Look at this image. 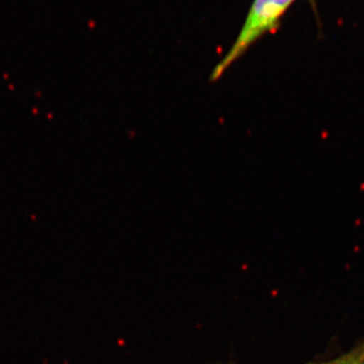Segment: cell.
Instances as JSON below:
<instances>
[{"label":"cell","mask_w":364,"mask_h":364,"mask_svg":"<svg viewBox=\"0 0 364 364\" xmlns=\"http://www.w3.org/2000/svg\"><path fill=\"white\" fill-rule=\"evenodd\" d=\"M294 2V0H254L236 42L225 55L221 62L215 67L210 80L215 81L221 78L223 74L233 65L242 55L245 54L256 41L260 39L265 33L274 31L279 25L280 18Z\"/></svg>","instance_id":"1"},{"label":"cell","mask_w":364,"mask_h":364,"mask_svg":"<svg viewBox=\"0 0 364 364\" xmlns=\"http://www.w3.org/2000/svg\"><path fill=\"white\" fill-rule=\"evenodd\" d=\"M320 364H364V343L341 358Z\"/></svg>","instance_id":"2"}]
</instances>
